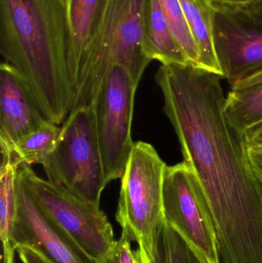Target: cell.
I'll return each instance as SVG.
<instances>
[{
	"label": "cell",
	"instance_id": "cell-8",
	"mask_svg": "<svg viewBox=\"0 0 262 263\" xmlns=\"http://www.w3.org/2000/svg\"><path fill=\"white\" fill-rule=\"evenodd\" d=\"M165 220L209 263H220L215 227L201 189L183 161L167 165L163 182Z\"/></svg>",
	"mask_w": 262,
	"mask_h": 263
},
{
	"label": "cell",
	"instance_id": "cell-20",
	"mask_svg": "<svg viewBox=\"0 0 262 263\" xmlns=\"http://www.w3.org/2000/svg\"><path fill=\"white\" fill-rule=\"evenodd\" d=\"M165 16L189 64L201 69V55L178 0H159Z\"/></svg>",
	"mask_w": 262,
	"mask_h": 263
},
{
	"label": "cell",
	"instance_id": "cell-18",
	"mask_svg": "<svg viewBox=\"0 0 262 263\" xmlns=\"http://www.w3.org/2000/svg\"><path fill=\"white\" fill-rule=\"evenodd\" d=\"M0 238L2 242H11V233L18 210L16 182L19 166L9 147L0 145Z\"/></svg>",
	"mask_w": 262,
	"mask_h": 263
},
{
	"label": "cell",
	"instance_id": "cell-4",
	"mask_svg": "<svg viewBox=\"0 0 262 263\" xmlns=\"http://www.w3.org/2000/svg\"><path fill=\"white\" fill-rule=\"evenodd\" d=\"M166 162L148 142H134L121 179L117 222L131 240L151 253L155 230L163 218Z\"/></svg>",
	"mask_w": 262,
	"mask_h": 263
},
{
	"label": "cell",
	"instance_id": "cell-16",
	"mask_svg": "<svg viewBox=\"0 0 262 263\" xmlns=\"http://www.w3.org/2000/svg\"><path fill=\"white\" fill-rule=\"evenodd\" d=\"M146 263H209L163 218L155 230Z\"/></svg>",
	"mask_w": 262,
	"mask_h": 263
},
{
	"label": "cell",
	"instance_id": "cell-15",
	"mask_svg": "<svg viewBox=\"0 0 262 263\" xmlns=\"http://www.w3.org/2000/svg\"><path fill=\"white\" fill-rule=\"evenodd\" d=\"M201 55V69L220 76L223 71L213 40V6L209 0H178Z\"/></svg>",
	"mask_w": 262,
	"mask_h": 263
},
{
	"label": "cell",
	"instance_id": "cell-22",
	"mask_svg": "<svg viewBox=\"0 0 262 263\" xmlns=\"http://www.w3.org/2000/svg\"><path fill=\"white\" fill-rule=\"evenodd\" d=\"M16 252L23 263H51L41 255L27 247H18Z\"/></svg>",
	"mask_w": 262,
	"mask_h": 263
},
{
	"label": "cell",
	"instance_id": "cell-26",
	"mask_svg": "<svg viewBox=\"0 0 262 263\" xmlns=\"http://www.w3.org/2000/svg\"><path fill=\"white\" fill-rule=\"evenodd\" d=\"M212 4L238 5L249 3L252 0H209Z\"/></svg>",
	"mask_w": 262,
	"mask_h": 263
},
{
	"label": "cell",
	"instance_id": "cell-29",
	"mask_svg": "<svg viewBox=\"0 0 262 263\" xmlns=\"http://www.w3.org/2000/svg\"><path fill=\"white\" fill-rule=\"evenodd\" d=\"M64 2H66V0H64Z\"/></svg>",
	"mask_w": 262,
	"mask_h": 263
},
{
	"label": "cell",
	"instance_id": "cell-6",
	"mask_svg": "<svg viewBox=\"0 0 262 263\" xmlns=\"http://www.w3.org/2000/svg\"><path fill=\"white\" fill-rule=\"evenodd\" d=\"M138 83L126 69H111L92 106L107 183L121 179L132 153V123Z\"/></svg>",
	"mask_w": 262,
	"mask_h": 263
},
{
	"label": "cell",
	"instance_id": "cell-25",
	"mask_svg": "<svg viewBox=\"0 0 262 263\" xmlns=\"http://www.w3.org/2000/svg\"><path fill=\"white\" fill-rule=\"evenodd\" d=\"M244 137L246 142L255 140H262V123L249 129L244 135Z\"/></svg>",
	"mask_w": 262,
	"mask_h": 263
},
{
	"label": "cell",
	"instance_id": "cell-19",
	"mask_svg": "<svg viewBox=\"0 0 262 263\" xmlns=\"http://www.w3.org/2000/svg\"><path fill=\"white\" fill-rule=\"evenodd\" d=\"M58 125L47 121L36 130L26 135L12 145L6 144L10 148L18 166L41 164L47 159L55 148L61 128Z\"/></svg>",
	"mask_w": 262,
	"mask_h": 263
},
{
	"label": "cell",
	"instance_id": "cell-11",
	"mask_svg": "<svg viewBox=\"0 0 262 263\" xmlns=\"http://www.w3.org/2000/svg\"><path fill=\"white\" fill-rule=\"evenodd\" d=\"M49 121L21 74L9 63L0 66V141L9 145Z\"/></svg>",
	"mask_w": 262,
	"mask_h": 263
},
{
	"label": "cell",
	"instance_id": "cell-10",
	"mask_svg": "<svg viewBox=\"0 0 262 263\" xmlns=\"http://www.w3.org/2000/svg\"><path fill=\"white\" fill-rule=\"evenodd\" d=\"M125 0H104L99 18L80 66L72 110L92 105L108 74L116 66L117 28Z\"/></svg>",
	"mask_w": 262,
	"mask_h": 263
},
{
	"label": "cell",
	"instance_id": "cell-13",
	"mask_svg": "<svg viewBox=\"0 0 262 263\" xmlns=\"http://www.w3.org/2000/svg\"><path fill=\"white\" fill-rule=\"evenodd\" d=\"M104 0H66L67 60L69 76L76 89L80 66L103 9Z\"/></svg>",
	"mask_w": 262,
	"mask_h": 263
},
{
	"label": "cell",
	"instance_id": "cell-12",
	"mask_svg": "<svg viewBox=\"0 0 262 263\" xmlns=\"http://www.w3.org/2000/svg\"><path fill=\"white\" fill-rule=\"evenodd\" d=\"M146 0H125L115 42V63L139 83L151 60L144 51Z\"/></svg>",
	"mask_w": 262,
	"mask_h": 263
},
{
	"label": "cell",
	"instance_id": "cell-24",
	"mask_svg": "<svg viewBox=\"0 0 262 263\" xmlns=\"http://www.w3.org/2000/svg\"><path fill=\"white\" fill-rule=\"evenodd\" d=\"M2 243V263H14V253L16 250L12 242H3Z\"/></svg>",
	"mask_w": 262,
	"mask_h": 263
},
{
	"label": "cell",
	"instance_id": "cell-2",
	"mask_svg": "<svg viewBox=\"0 0 262 263\" xmlns=\"http://www.w3.org/2000/svg\"><path fill=\"white\" fill-rule=\"evenodd\" d=\"M67 43L64 0H0L2 55L56 125L64 123L75 103Z\"/></svg>",
	"mask_w": 262,
	"mask_h": 263
},
{
	"label": "cell",
	"instance_id": "cell-27",
	"mask_svg": "<svg viewBox=\"0 0 262 263\" xmlns=\"http://www.w3.org/2000/svg\"><path fill=\"white\" fill-rule=\"evenodd\" d=\"M134 255H135L136 263H146V253L143 247H138V250L134 251Z\"/></svg>",
	"mask_w": 262,
	"mask_h": 263
},
{
	"label": "cell",
	"instance_id": "cell-28",
	"mask_svg": "<svg viewBox=\"0 0 262 263\" xmlns=\"http://www.w3.org/2000/svg\"><path fill=\"white\" fill-rule=\"evenodd\" d=\"M246 145L249 148L256 151L262 152V140L252 141V142H246Z\"/></svg>",
	"mask_w": 262,
	"mask_h": 263
},
{
	"label": "cell",
	"instance_id": "cell-17",
	"mask_svg": "<svg viewBox=\"0 0 262 263\" xmlns=\"http://www.w3.org/2000/svg\"><path fill=\"white\" fill-rule=\"evenodd\" d=\"M224 114L229 124L244 136L262 123V82L241 89H231L226 97Z\"/></svg>",
	"mask_w": 262,
	"mask_h": 263
},
{
	"label": "cell",
	"instance_id": "cell-23",
	"mask_svg": "<svg viewBox=\"0 0 262 263\" xmlns=\"http://www.w3.org/2000/svg\"><path fill=\"white\" fill-rule=\"evenodd\" d=\"M262 82V67L231 86V89H241L254 86Z\"/></svg>",
	"mask_w": 262,
	"mask_h": 263
},
{
	"label": "cell",
	"instance_id": "cell-7",
	"mask_svg": "<svg viewBox=\"0 0 262 263\" xmlns=\"http://www.w3.org/2000/svg\"><path fill=\"white\" fill-rule=\"evenodd\" d=\"M212 6L215 52L232 86L262 67V0Z\"/></svg>",
	"mask_w": 262,
	"mask_h": 263
},
{
	"label": "cell",
	"instance_id": "cell-3",
	"mask_svg": "<svg viewBox=\"0 0 262 263\" xmlns=\"http://www.w3.org/2000/svg\"><path fill=\"white\" fill-rule=\"evenodd\" d=\"M48 180L100 207L107 185L92 105L73 109L63 123L55 148L43 164Z\"/></svg>",
	"mask_w": 262,
	"mask_h": 263
},
{
	"label": "cell",
	"instance_id": "cell-21",
	"mask_svg": "<svg viewBox=\"0 0 262 263\" xmlns=\"http://www.w3.org/2000/svg\"><path fill=\"white\" fill-rule=\"evenodd\" d=\"M131 242L129 235L122 231L121 236L115 242L112 251L101 263H136Z\"/></svg>",
	"mask_w": 262,
	"mask_h": 263
},
{
	"label": "cell",
	"instance_id": "cell-9",
	"mask_svg": "<svg viewBox=\"0 0 262 263\" xmlns=\"http://www.w3.org/2000/svg\"><path fill=\"white\" fill-rule=\"evenodd\" d=\"M16 191L18 210L11 233L15 250L27 247L51 263H101L43 213L18 172Z\"/></svg>",
	"mask_w": 262,
	"mask_h": 263
},
{
	"label": "cell",
	"instance_id": "cell-1",
	"mask_svg": "<svg viewBox=\"0 0 262 263\" xmlns=\"http://www.w3.org/2000/svg\"><path fill=\"white\" fill-rule=\"evenodd\" d=\"M155 78L209 208L220 263H262V181L225 116L223 78L192 65H162Z\"/></svg>",
	"mask_w": 262,
	"mask_h": 263
},
{
	"label": "cell",
	"instance_id": "cell-5",
	"mask_svg": "<svg viewBox=\"0 0 262 263\" xmlns=\"http://www.w3.org/2000/svg\"><path fill=\"white\" fill-rule=\"evenodd\" d=\"M18 174L43 213L89 256L100 262L109 256L116 241L112 225L100 207L38 177L29 165L19 167Z\"/></svg>",
	"mask_w": 262,
	"mask_h": 263
},
{
	"label": "cell",
	"instance_id": "cell-14",
	"mask_svg": "<svg viewBox=\"0 0 262 263\" xmlns=\"http://www.w3.org/2000/svg\"><path fill=\"white\" fill-rule=\"evenodd\" d=\"M144 51L151 61L158 60L165 66L190 65L174 37L159 0H146Z\"/></svg>",
	"mask_w": 262,
	"mask_h": 263
}]
</instances>
